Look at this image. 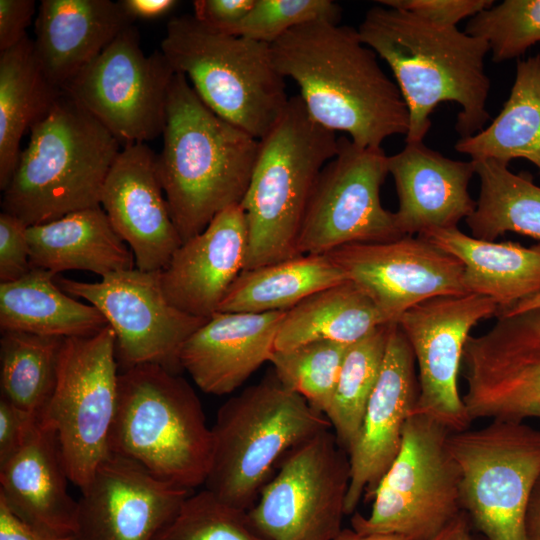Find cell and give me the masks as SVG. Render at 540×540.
Listing matches in <instances>:
<instances>
[{
    "label": "cell",
    "instance_id": "cell-29",
    "mask_svg": "<svg viewBox=\"0 0 540 540\" xmlns=\"http://www.w3.org/2000/svg\"><path fill=\"white\" fill-rule=\"evenodd\" d=\"M455 150L471 160L490 159L508 166L523 158L540 173V55L518 60L508 99L492 123L460 138Z\"/></svg>",
    "mask_w": 540,
    "mask_h": 540
},
{
    "label": "cell",
    "instance_id": "cell-37",
    "mask_svg": "<svg viewBox=\"0 0 540 540\" xmlns=\"http://www.w3.org/2000/svg\"><path fill=\"white\" fill-rule=\"evenodd\" d=\"M348 347L333 341H313L274 350L269 362L285 387L327 417Z\"/></svg>",
    "mask_w": 540,
    "mask_h": 540
},
{
    "label": "cell",
    "instance_id": "cell-46",
    "mask_svg": "<svg viewBox=\"0 0 540 540\" xmlns=\"http://www.w3.org/2000/svg\"><path fill=\"white\" fill-rule=\"evenodd\" d=\"M0 540H74L36 527L17 516L0 498Z\"/></svg>",
    "mask_w": 540,
    "mask_h": 540
},
{
    "label": "cell",
    "instance_id": "cell-9",
    "mask_svg": "<svg viewBox=\"0 0 540 540\" xmlns=\"http://www.w3.org/2000/svg\"><path fill=\"white\" fill-rule=\"evenodd\" d=\"M450 433L426 415L411 414L401 448L374 491L369 516L355 512L351 528L432 540L455 519L463 511L461 472L447 446Z\"/></svg>",
    "mask_w": 540,
    "mask_h": 540
},
{
    "label": "cell",
    "instance_id": "cell-39",
    "mask_svg": "<svg viewBox=\"0 0 540 540\" xmlns=\"http://www.w3.org/2000/svg\"><path fill=\"white\" fill-rule=\"evenodd\" d=\"M465 33L483 39L494 62L518 58L540 43V0H505L482 10Z\"/></svg>",
    "mask_w": 540,
    "mask_h": 540
},
{
    "label": "cell",
    "instance_id": "cell-44",
    "mask_svg": "<svg viewBox=\"0 0 540 540\" xmlns=\"http://www.w3.org/2000/svg\"><path fill=\"white\" fill-rule=\"evenodd\" d=\"M255 0H196L193 16L206 26L226 33L252 8Z\"/></svg>",
    "mask_w": 540,
    "mask_h": 540
},
{
    "label": "cell",
    "instance_id": "cell-36",
    "mask_svg": "<svg viewBox=\"0 0 540 540\" xmlns=\"http://www.w3.org/2000/svg\"><path fill=\"white\" fill-rule=\"evenodd\" d=\"M392 323L377 326L349 345L327 418L339 444H354L370 396L380 376Z\"/></svg>",
    "mask_w": 540,
    "mask_h": 540
},
{
    "label": "cell",
    "instance_id": "cell-3",
    "mask_svg": "<svg viewBox=\"0 0 540 540\" xmlns=\"http://www.w3.org/2000/svg\"><path fill=\"white\" fill-rule=\"evenodd\" d=\"M157 155L160 182L182 242L224 209L240 204L259 140L216 115L181 73L173 77Z\"/></svg>",
    "mask_w": 540,
    "mask_h": 540
},
{
    "label": "cell",
    "instance_id": "cell-25",
    "mask_svg": "<svg viewBox=\"0 0 540 540\" xmlns=\"http://www.w3.org/2000/svg\"><path fill=\"white\" fill-rule=\"evenodd\" d=\"M68 481L55 434L39 421L25 444L0 465V498L26 522L73 536L78 501L69 494Z\"/></svg>",
    "mask_w": 540,
    "mask_h": 540
},
{
    "label": "cell",
    "instance_id": "cell-38",
    "mask_svg": "<svg viewBox=\"0 0 540 540\" xmlns=\"http://www.w3.org/2000/svg\"><path fill=\"white\" fill-rule=\"evenodd\" d=\"M153 540H268L246 511L225 504L203 489L192 492Z\"/></svg>",
    "mask_w": 540,
    "mask_h": 540
},
{
    "label": "cell",
    "instance_id": "cell-41",
    "mask_svg": "<svg viewBox=\"0 0 540 540\" xmlns=\"http://www.w3.org/2000/svg\"><path fill=\"white\" fill-rule=\"evenodd\" d=\"M22 220L2 211L0 214V281L12 282L25 276L32 269L27 237Z\"/></svg>",
    "mask_w": 540,
    "mask_h": 540
},
{
    "label": "cell",
    "instance_id": "cell-40",
    "mask_svg": "<svg viewBox=\"0 0 540 540\" xmlns=\"http://www.w3.org/2000/svg\"><path fill=\"white\" fill-rule=\"evenodd\" d=\"M340 6L331 0H255L226 33L273 44L289 30L313 21L339 24Z\"/></svg>",
    "mask_w": 540,
    "mask_h": 540
},
{
    "label": "cell",
    "instance_id": "cell-5",
    "mask_svg": "<svg viewBox=\"0 0 540 540\" xmlns=\"http://www.w3.org/2000/svg\"><path fill=\"white\" fill-rule=\"evenodd\" d=\"M332 429L328 418L285 387L274 372L217 411L204 489L249 511L285 455Z\"/></svg>",
    "mask_w": 540,
    "mask_h": 540
},
{
    "label": "cell",
    "instance_id": "cell-48",
    "mask_svg": "<svg viewBox=\"0 0 540 540\" xmlns=\"http://www.w3.org/2000/svg\"><path fill=\"white\" fill-rule=\"evenodd\" d=\"M525 530L528 540H540V475L538 476L527 504Z\"/></svg>",
    "mask_w": 540,
    "mask_h": 540
},
{
    "label": "cell",
    "instance_id": "cell-20",
    "mask_svg": "<svg viewBox=\"0 0 540 540\" xmlns=\"http://www.w3.org/2000/svg\"><path fill=\"white\" fill-rule=\"evenodd\" d=\"M100 206L139 270L161 271L183 243L160 182L157 155L146 143L122 146L105 179Z\"/></svg>",
    "mask_w": 540,
    "mask_h": 540
},
{
    "label": "cell",
    "instance_id": "cell-45",
    "mask_svg": "<svg viewBox=\"0 0 540 540\" xmlns=\"http://www.w3.org/2000/svg\"><path fill=\"white\" fill-rule=\"evenodd\" d=\"M34 0H0V52L27 37L26 28L35 14Z\"/></svg>",
    "mask_w": 540,
    "mask_h": 540
},
{
    "label": "cell",
    "instance_id": "cell-23",
    "mask_svg": "<svg viewBox=\"0 0 540 540\" xmlns=\"http://www.w3.org/2000/svg\"><path fill=\"white\" fill-rule=\"evenodd\" d=\"M388 172L398 196L396 224L404 236L455 228L476 208L468 192L475 174L472 160L447 158L423 141L406 142L388 156Z\"/></svg>",
    "mask_w": 540,
    "mask_h": 540
},
{
    "label": "cell",
    "instance_id": "cell-30",
    "mask_svg": "<svg viewBox=\"0 0 540 540\" xmlns=\"http://www.w3.org/2000/svg\"><path fill=\"white\" fill-rule=\"evenodd\" d=\"M488 398L497 419H540V308L518 315L501 336L490 366Z\"/></svg>",
    "mask_w": 540,
    "mask_h": 540
},
{
    "label": "cell",
    "instance_id": "cell-7",
    "mask_svg": "<svg viewBox=\"0 0 540 540\" xmlns=\"http://www.w3.org/2000/svg\"><path fill=\"white\" fill-rule=\"evenodd\" d=\"M338 151L335 132L291 97L279 120L259 140L247 191L240 203L248 228L246 269L299 255L297 240L318 176Z\"/></svg>",
    "mask_w": 540,
    "mask_h": 540
},
{
    "label": "cell",
    "instance_id": "cell-32",
    "mask_svg": "<svg viewBox=\"0 0 540 540\" xmlns=\"http://www.w3.org/2000/svg\"><path fill=\"white\" fill-rule=\"evenodd\" d=\"M387 323L365 293L345 280L323 289L286 311L274 350L313 341L352 344Z\"/></svg>",
    "mask_w": 540,
    "mask_h": 540
},
{
    "label": "cell",
    "instance_id": "cell-33",
    "mask_svg": "<svg viewBox=\"0 0 540 540\" xmlns=\"http://www.w3.org/2000/svg\"><path fill=\"white\" fill-rule=\"evenodd\" d=\"M61 93L44 77L28 36L0 52V189L14 172L26 131Z\"/></svg>",
    "mask_w": 540,
    "mask_h": 540
},
{
    "label": "cell",
    "instance_id": "cell-6",
    "mask_svg": "<svg viewBox=\"0 0 540 540\" xmlns=\"http://www.w3.org/2000/svg\"><path fill=\"white\" fill-rule=\"evenodd\" d=\"M109 451L187 490L204 485L212 432L192 386L158 364L124 368Z\"/></svg>",
    "mask_w": 540,
    "mask_h": 540
},
{
    "label": "cell",
    "instance_id": "cell-10",
    "mask_svg": "<svg viewBox=\"0 0 540 540\" xmlns=\"http://www.w3.org/2000/svg\"><path fill=\"white\" fill-rule=\"evenodd\" d=\"M447 446L461 472V507L487 540H528L525 514L540 475V430L492 420L452 432Z\"/></svg>",
    "mask_w": 540,
    "mask_h": 540
},
{
    "label": "cell",
    "instance_id": "cell-51",
    "mask_svg": "<svg viewBox=\"0 0 540 540\" xmlns=\"http://www.w3.org/2000/svg\"><path fill=\"white\" fill-rule=\"evenodd\" d=\"M538 308H540V292L528 299H525L519 302L513 308L503 313H500L497 317L513 315V314L526 312V311L538 309Z\"/></svg>",
    "mask_w": 540,
    "mask_h": 540
},
{
    "label": "cell",
    "instance_id": "cell-19",
    "mask_svg": "<svg viewBox=\"0 0 540 540\" xmlns=\"http://www.w3.org/2000/svg\"><path fill=\"white\" fill-rule=\"evenodd\" d=\"M415 363L408 340L398 324L392 323L380 376L358 436L347 452L350 481L346 514L355 512L361 498L372 500L379 481L401 448L404 426L419 395Z\"/></svg>",
    "mask_w": 540,
    "mask_h": 540
},
{
    "label": "cell",
    "instance_id": "cell-16",
    "mask_svg": "<svg viewBox=\"0 0 540 540\" xmlns=\"http://www.w3.org/2000/svg\"><path fill=\"white\" fill-rule=\"evenodd\" d=\"M498 311L492 299L465 294L427 299L399 317L396 323L419 373V395L411 414L426 415L451 432L469 429L472 420L458 390L463 350L472 328Z\"/></svg>",
    "mask_w": 540,
    "mask_h": 540
},
{
    "label": "cell",
    "instance_id": "cell-47",
    "mask_svg": "<svg viewBox=\"0 0 540 540\" xmlns=\"http://www.w3.org/2000/svg\"><path fill=\"white\" fill-rule=\"evenodd\" d=\"M125 14L132 20H151L161 18L175 9L176 0H120Z\"/></svg>",
    "mask_w": 540,
    "mask_h": 540
},
{
    "label": "cell",
    "instance_id": "cell-15",
    "mask_svg": "<svg viewBox=\"0 0 540 540\" xmlns=\"http://www.w3.org/2000/svg\"><path fill=\"white\" fill-rule=\"evenodd\" d=\"M69 295L88 301L107 320L116 336L117 358L124 368L158 364L177 373L186 340L208 318L187 314L168 302L160 271L123 270L83 282L56 277Z\"/></svg>",
    "mask_w": 540,
    "mask_h": 540
},
{
    "label": "cell",
    "instance_id": "cell-49",
    "mask_svg": "<svg viewBox=\"0 0 540 540\" xmlns=\"http://www.w3.org/2000/svg\"><path fill=\"white\" fill-rule=\"evenodd\" d=\"M432 540H477L472 534V525L462 511Z\"/></svg>",
    "mask_w": 540,
    "mask_h": 540
},
{
    "label": "cell",
    "instance_id": "cell-35",
    "mask_svg": "<svg viewBox=\"0 0 540 540\" xmlns=\"http://www.w3.org/2000/svg\"><path fill=\"white\" fill-rule=\"evenodd\" d=\"M1 334V397L40 418L56 386L64 338L18 331Z\"/></svg>",
    "mask_w": 540,
    "mask_h": 540
},
{
    "label": "cell",
    "instance_id": "cell-22",
    "mask_svg": "<svg viewBox=\"0 0 540 540\" xmlns=\"http://www.w3.org/2000/svg\"><path fill=\"white\" fill-rule=\"evenodd\" d=\"M285 314L214 313L184 343L179 354L181 369L204 393H232L269 362Z\"/></svg>",
    "mask_w": 540,
    "mask_h": 540
},
{
    "label": "cell",
    "instance_id": "cell-17",
    "mask_svg": "<svg viewBox=\"0 0 540 540\" xmlns=\"http://www.w3.org/2000/svg\"><path fill=\"white\" fill-rule=\"evenodd\" d=\"M327 255L346 279L365 293L387 323L396 322L427 299L468 294L462 263L419 235L347 244Z\"/></svg>",
    "mask_w": 540,
    "mask_h": 540
},
{
    "label": "cell",
    "instance_id": "cell-14",
    "mask_svg": "<svg viewBox=\"0 0 540 540\" xmlns=\"http://www.w3.org/2000/svg\"><path fill=\"white\" fill-rule=\"evenodd\" d=\"M388 172L382 148L338 139V151L321 170L297 240L299 255L327 254L352 243L386 242L404 235L394 212L386 210L380 189Z\"/></svg>",
    "mask_w": 540,
    "mask_h": 540
},
{
    "label": "cell",
    "instance_id": "cell-28",
    "mask_svg": "<svg viewBox=\"0 0 540 540\" xmlns=\"http://www.w3.org/2000/svg\"><path fill=\"white\" fill-rule=\"evenodd\" d=\"M56 277L51 271L32 268L18 280L1 283V332L65 339L92 336L108 325L97 308L63 291Z\"/></svg>",
    "mask_w": 540,
    "mask_h": 540
},
{
    "label": "cell",
    "instance_id": "cell-42",
    "mask_svg": "<svg viewBox=\"0 0 540 540\" xmlns=\"http://www.w3.org/2000/svg\"><path fill=\"white\" fill-rule=\"evenodd\" d=\"M379 5L409 11L442 27H456L467 17H473L492 6L493 0H380Z\"/></svg>",
    "mask_w": 540,
    "mask_h": 540
},
{
    "label": "cell",
    "instance_id": "cell-24",
    "mask_svg": "<svg viewBox=\"0 0 540 540\" xmlns=\"http://www.w3.org/2000/svg\"><path fill=\"white\" fill-rule=\"evenodd\" d=\"M133 21L111 0H42L34 54L48 81L62 91Z\"/></svg>",
    "mask_w": 540,
    "mask_h": 540
},
{
    "label": "cell",
    "instance_id": "cell-2",
    "mask_svg": "<svg viewBox=\"0 0 540 540\" xmlns=\"http://www.w3.org/2000/svg\"><path fill=\"white\" fill-rule=\"evenodd\" d=\"M357 30L393 72L409 112L406 142L424 140L430 115L442 102L459 105L455 129L461 138L484 129L490 118L486 41L379 4L366 12Z\"/></svg>",
    "mask_w": 540,
    "mask_h": 540
},
{
    "label": "cell",
    "instance_id": "cell-4",
    "mask_svg": "<svg viewBox=\"0 0 540 540\" xmlns=\"http://www.w3.org/2000/svg\"><path fill=\"white\" fill-rule=\"evenodd\" d=\"M122 144L67 93L30 128L1 206L26 225L100 206L108 172Z\"/></svg>",
    "mask_w": 540,
    "mask_h": 540
},
{
    "label": "cell",
    "instance_id": "cell-43",
    "mask_svg": "<svg viewBox=\"0 0 540 540\" xmlns=\"http://www.w3.org/2000/svg\"><path fill=\"white\" fill-rule=\"evenodd\" d=\"M40 418L0 398V465L27 441Z\"/></svg>",
    "mask_w": 540,
    "mask_h": 540
},
{
    "label": "cell",
    "instance_id": "cell-34",
    "mask_svg": "<svg viewBox=\"0 0 540 540\" xmlns=\"http://www.w3.org/2000/svg\"><path fill=\"white\" fill-rule=\"evenodd\" d=\"M480 180L474 212L466 219L471 236L495 241L507 232L540 242V186L527 173L516 174L494 160H472Z\"/></svg>",
    "mask_w": 540,
    "mask_h": 540
},
{
    "label": "cell",
    "instance_id": "cell-26",
    "mask_svg": "<svg viewBox=\"0 0 540 540\" xmlns=\"http://www.w3.org/2000/svg\"><path fill=\"white\" fill-rule=\"evenodd\" d=\"M419 236L462 263L466 292L492 299L499 308L497 316L540 292V242L525 247L511 241H486L458 227L434 229Z\"/></svg>",
    "mask_w": 540,
    "mask_h": 540
},
{
    "label": "cell",
    "instance_id": "cell-31",
    "mask_svg": "<svg viewBox=\"0 0 540 540\" xmlns=\"http://www.w3.org/2000/svg\"><path fill=\"white\" fill-rule=\"evenodd\" d=\"M347 280L327 254L297 255L243 270L217 312L287 311L309 296Z\"/></svg>",
    "mask_w": 540,
    "mask_h": 540
},
{
    "label": "cell",
    "instance_id": "cell-12",
    "mask_svg": "<svg viewBox=\"0 0 540 540\" xmlns=\"http://www.w3.org/2000/svg\"><path fill=\"white\" fill-rule=\"evenodd\" d=\"M175 71L161 50L145 55L130 25L63 90L121 144L146 143L163 134Z\"/></svg>",
    "mask_w": 540,
    "mask_h": 540
},
{
    "label": "cell",
    "instance_id": "cell-1",
    "mask_svg": "<svg viewBox=\"0 0 540 540\" xmlns=\"http://www.w3.org/2000/svg\"><path fill=\"white\" fill-rule=\"evenodd\" d=\"M277 71L299 87L307 112L321 126L357 145L382 148L406 135L409 112L396 84L358 30L328 21L297 26L271 44Z\"/></svg>",
    "mask_w": 540,
    "mask_h": 540
},
{
    "label": "cell",
    "instance_id": "cell-50",
    "mask_svg": "<svg viewBox=\"0 0 540 540\" xmlns=\"http://www.w3.org/2000/svg\"><path fill=\"white\" fill-rule=\"evenodd\" d=\"M334 540H407L393 534H361L352 528H343Z\"/></svg>",
    "mask_w": 540,
    "mask_h": 540
},
{
    "label": "cell",
    "instance_id": "cell-18",
    "mask_svg": "<svg viewBox=\"0 0 540 540\" xmlns=\"http://www.w3.org/2000/svg\"><path fill=\"white\" fill-rule=\"evenodd\" d=\"M192 492L110 453L81 490L74 540H153Z\"/></svg>",
    "mask_w": 540,
    "mask_h": 540
},
{
    "label": "cell",
    "instance_id": "cell-27",
    "mask_svg": "<svg viewBox=\"0 0 540 540\" xmlns=\"http://www.w3.org/2000/svg\"><path fill=\"white\" fill-rule=\"evenodd\" d=\"M27 237L32 268L82 270L100 275L133 269L132 251L114 230L101 206L68 213L31 225Z\"/></svg>",
    "mask_w": 540,
    "mask_h": 540
},
{
    "label": "cell",
    "instance_id": "cell-21",
    "mask_svg": "<svg viewBox=\"0 0 540 540\" xmlns=\"http://www.w3.org/2000/svg\"><path fill=\"white\" fill-rule=\"evenodd\" d=\"M247 253V222L235 204L184 241L160 271L166 299L187 314L210 318L244 270Z\"/></svg>",
    "mask_w": 540,
    "mask_h": 540
},
{
    "label": "cell",
    "instance_id": "cell-13",
    "mask_svg": "<svg viewBox=\"0 0 540 540\" xmlns=\"http://www.w3.org/2000/svg\"><path fill=\"white\" fill-rule=\"evenodd\" d=\"M349 481L348 453L326 430L285 455L247 514L268 540H334Z\"/></svg>",
    "mask_w": 540,
    "mask_h": 540
},
{
    "label": "cell",
    "instance_id": "cell-11",
    "mask_svg": "<svg viewBox=\"0 0 540 540\" xmlns=\"http://www.w3.org/2000/svg\"><path fill=\"white\" fill-rule=\"evenodd\" d=\"M118 378L109 325L92 336L64 339L56 386L40 422L55 434L69 480L80 490L110 454Z\"/></svg>",
    "mask_w": 540,
    "mask_h": 540
},
{
    "label": "cell",
    "instance_id": "cell-8",
    "mask_svg": "<svg viewBox=\"0 0 540 540\" xmlns=\"http://www.w3.org/2000/svg\"><path fill=\"white\" fill-rule=\"evenodd\" d=\"M160 50L210 110L258 140L289 102L269 44L220 32L185 14L168 21Z\"/></svg>",
    "mask_w": 540,
    "mask_h": 540
}]
</instances>
